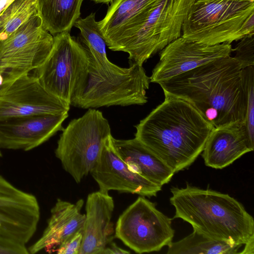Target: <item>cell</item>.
Listing matches in <instances>:
<instances>
[{
    "instance_id": "cell-1",
    "label": "cell",
    "mask_w": 254,
    "mask_h": 254,
    "mask_svg": "<svg viewBox=\"0 0 254 254\" xmlns=\"http://www.w3.org/2000/svg\"><path fill=\"white\" fill-rule=\"evenodd\" d=\"M238 62L216 59L159 84L164 95L190 104L214 128L244 124L247 95Z\"/></svg>"
},
{
    "instance_id": "cell-6",
    "label": "cell",
    "mask_w": 254,
    "mask_h": 254,
    "mask_svg": "<svg viewBox=\"0 0 254 254\" xmlns=\"http://www.w3.org/2000/svg\"><path fill=\"white\" fill-rule=\"evenodd\" d=\"M150 82L142 66L137 64L111 70L89 67L86 83L70 105L83 109L143 105L148 101Z\"/></svg>"
},
{
    "instance_id": "cell-19",
    "label": "cell",
    "mask_w": 254,
    "mask_h": 254,
    "mask_svg": "<svg viewBox=\"0 0 254 254\" xmlns=\"http://www.w3.org/2000/svg\"><path fill=\"white\" fill-rule=\"evenodd\" d=\"M82 199L75 203L58 198L51 210L47 225L40 238L28 248L29 254L50 251L83 229L85 214L81 212Z\"/></svg>"
},
{
    "instance_id": "cell-4",
    "label": "cell",
    "mask_w": 254,
    "mask_h": 254,
    "mask_svg": "<svg viewBox=\"0 0 254 254\" xmlns=\"http://www.w3.org/2000/svg\"><path fill=\"white\" fill-rule=\"evenodd\" d=\"M182 34L211 45L231 44L254 34V0H195Z\"/></svg>"
},
{
    "instance_id": "cell-15",
    "label": "cell",
    "mask_w": 254,
    "mask_h": 254,
    "mask_svg": "<svg viewBox=\"0 0 254 254\" xmlns=\"http://www.w3.org/2000/svg\"><path fill=\"white\" fill-rule=\"evenodd\" d=\"M68 113L10 118L0 121V149H33L64 129Z\"/></svg>"
},
{
    "instance_id": "cell-12",
    "label": "cell",
    "mask_w": 254,
    "mask_h": 254,
    "mask_svg": "<svg viewBox=\"0 0 254 254\" xmlns=\"http://www.w3.org/2000/svg\"><path fill=\"white\" fill-rule=\"evenodd\" d=\"M40 217L36 197L0 175V235L26 245L36 231Z\"/></svg>"
},
{
    "instance_id": "cell-31",
    "label": "cell",
    "mask_w": 254,
    "mask_h": 254,
    "mask_svg": "<svg viewBox=\"0 0 254 254\" xmlns=\"http://www.w3.org/2000/svg\"><path fill=\"white\" fill-rule=\"evenodd\" d=\"M15 0H0V16Z\"/></svg>"
},
{
    "instance_id": "cell-16",
    "label": "cell",
    "mask_w": 254,
    "mask_h": 254,
    "mask_svg": "<svg viewBox=\"0 0 254 254\" xmlns=\"http://www.w3.org/2000/svg\"><path fill=\"white\" fill-rule=\"evenodd\" d=\"M161 0H113L98 26L106 46L121 51Z\"/></svg>"
},
{
    "instance_id": "cell-24",
    "label": "cell",
    "mask_w": 254,
    "mask_h": 254,
    "mask_svg": "<svg viewBox=\"0 0 254 254\" xmlns=\"http://www.w3.org/2000/svg\"><path fill=\"white\" fill-rule=\"evenodd\" d=\"M36 13V0H15L0 16V40H5Z\"/></svg>"
},
{
    "instance_id": "cell-34",
    "label": "cell",
    "mask_w": 254,
    "mask_h": 254,
    "mask_svg": "<svg viewBox=\"0 0 254 254\" xmlns=\"http://www.w3.org/2000/svg\"><path fill=\"white\" fill-rule=\"evenodd\" d=\"M1 151H0V158L1 157Z\"/></svg>"
},
{
    "instance_id": "cell-18",
    "label": "cell",
    "mask_w": 254,
    "mask_h": 254,
    "mask_svg": "<svg viewBox=\"0 0 254 254\" xmlns=\"http://www.w3.org/2000/svg\"><path fill=\"white\" fill-rule=\"evenodd\" d=\"M244 124H234L214 128L201 153L205 165L221 169L252 151Z\"/></svg>"
},
{
    "instance_id": "cell-26",
    "label": "cell",
    "mask_w": 254,
    "mask_h": 254,
    "mask_svg": "<svg viewBox=\"0 0 254 254\" xmlns=\"http://www.w3.org/2000/svg\"><path fill=\"white\" fill-rule=\"evenodd\" d=\"M233 51L234 58L242 69L254 65V34L249 35L240 40Z\"/></svg>"
},
{
    "instance_id": "cell-11",
    "label": "cell",
    "mask_w": 254,
    "mask_h": 254,
    "mask_svg": "<svg viewBox=\"0 0 254 254\" xmlns=\"http://www.w3.org/2000/svg\"><path fill=\"white\" fill-rule=\"evenodd\" d=\"M70 105L47 91L33 74L5 83L0 90V121L68 113Z\"/></svg>"
},
{
    "instance_id": "cell-3",
    "label": "cell",
    "mask_w": 254,
    "mask_h": 254,
    "mask_svg": "<svg viewBox=\"0 0 254 254\" xmlns=\"http://www.w3.org/2000/svg\"><path fill=\"white\" fill-rule=\"evenodd\" d=\"M170 198L181 218L212 239L243 246L254 240V220L243 205L228 194L187 185L173 187Z\"/></svg>"
},
{
    "instance_id": "cell-23",
    "label": "cell",
    "mask_w": 254,
    "mask_h": 254,
    "mask_svg": "<svg viewBox=\"0 0 254 254\" xmlns=\"http://www.w3.org/2000/svg\"><path fill=\"white\" fill-rule=\"evenodd\" d=\"M242 246L209 238L197 231L168 246V254H235Z\"/></svg>"
},
{
    "instance_id": "cell-17",
    "label": "cell",
    "mask_w": 254,
    "mask_h": 254,
    "mask_svg": "<svg viewBox=\"0 0 254 254\" xmlns=\"http://www.w3.org/2000/svg\"><path fill=\"white\" fill-rule=\"evenodd\" d=\"M114 207V199L108 192L98 190L88 195L79 254H101L112 242L115 229L111 219Z\"/></svg>"
},
{
    "instance_id": "cell-32",
    "label": "cell",
    "mask_w": 254,
    "mask_h": 254,
    "mask_svg": "<svg viewBox=\"0 0 254 254\" xmlns=\"http://www.w3.org/2000/svg\"><path fill=\"white\" fill-rule=\"evenodd\" d=\"M1 41L0 40V52H1ZM4 79L5 77L3 74V71L0 68V90L2 88V87L4 84Z\"/></svg>"
},
{
    "instance_id": "cell-20",
    "label": "cell",
    "mask_w": 254,
    "mask_h": 254,
    "mask_svg": "<svg viewBox=\"0 0 254 254\" xmlns=\"http://www.w3.org/2000/svg\"><path fill=\"white\" fill-rule=\"evenodd\" d=\"M111 140L130 170L162 187L171 181L175 172L136 138L118 139L112 136Z\"/></svg>"
},
{
    "instance_id": "cell-28",
    "label": "cell",
    "mask_w": 254,
    "mask_h": 254,
    "mask_svg": "<svg viewBox=\"0 0 254 254\" xmlns=\"http://www.w3.org/2000/svg\"><path fill=\"white\" fill-rule=\"evenodd\" d=\"M29 254L26 245H22L0 235V254Z\"/></svg>"
},
{
    "instance_id": "cell-21",
    "label": "cell",
    "mask_w": 254,
    "mask_h": 254,
    "mask_svg": "<svg viewBox=\"0 0 254 254\" xmlns=\"http://www.w3.org/2000/svg\"><path fill=\"white\" fill-rule=\"evenodd\" d=\"M83 0H36L43 27L54 36L70 32L79 18Z\"/></svg>"
},
{
    "instance_id": "cell-29",
    "label": "cell",
    "mask_w": 254,
    "mask_h": 254,
    "mask_svg": "<svg viewBox=\"0 0 254 254\" xmlns=\"http://www.w3.org/2000/svg\"><path fill=\"white\" fill-rule=\"evenodd\" d=\"M109 246H107L101 254H127L130 252L119 247L115 243L111 242Z\"/></svg>"
},
{
    "instance_id": "cell-30",
    "label": "cell",
    "mask_w": 254,
    "mask_h": 254,
    "mask_svg": "<svg viewBox=\"0 0 254 254\" xmlns=\"http://www.w3.org/2000/svg\"><path fill=\"white\" fill-rule=\"evenodd\" d=\"M244 249L240 254H254V240H252L245 244Z\"/></svg>"
},
{
    "instance_id": "cell-25",
    "label": "cell",
    "mask_w": 254,
    "mask_h": 254,
    "mask_svg": "<svg viewBox=\"0 0 254 254\" xmlns=\"http://www.w3.org/2000/svg\"><path fill=\"white\" fill-rule=\"evenodd\" d=\"M247 95V111L245 126L251 146L254 149V65L241 70Z\"/></svg>"
},
{
    "instance_id": "cell-33",
    "label": "cell",
    "mask_w": 254,
    "mask_h": 254,
    "mask_svg": "<svg viewBox=\"0 0 254 254\" xmlns=\"http://www.w3.org/2000/svg\"><path fill=\"white\" fill-rule=\"evenodd\" d=\"M95 3H108L111 2L113 0H91Z\"/></svg>"
},
{
    "instance_id": "cell-2",
    "label": "cell",
    "mask_w": 254,
    "mask_h": 254,
    "mask_svg": "<svg viewBox=\"0 0 254 254\" xmlns=\"http://www.w3.org/2000/svg\"><path fill=\"white\" fill-rule=\"evenodd\" d=\"M135 127V138L175 173L196 160L214 128L190 104L167 95Z\"/></svg>"
},
{
    "instance_id": "cell-7",
    "label": "cell",
    "mask_w": 254,
    "mask_h": 254,
    "mask_svg": "<svg viewBox=\"0 0 254 254\" xmlns=\"http://www.w3.org/2000/svg\"><path fill=\"white\" fill-rule=\"evenodd\" d=\"M53 36L49 56L33 74L47 91L70 105L88 78L89 53L69 32Z\"/></svg>"
},
{
    "instance_id": "cell-5",
    "label": "cell",
    "mask_w": 254,
    "mask_h": 254,
    "mask_svg": "<svg viewBox=\"0 0 254 254\" xmlns=\"http://www.w3.org/2000/svg\"><path fill=\"white\" fill-rule=\"evenodd\" d=\"M111 135L109 123L102 113L90 108L63 129L55 155L64 170L79 183L90 173Z\"/></svg>"
},
{
    "instance_id": "cell-27",
    "label": "cell",
    "mask_w": 254,
    "mask_h": 254,
    "mask_svg": "<svg viewBox=\"0 0 254 254\" xmlns=\"http://www.w3.org/2000/svg\"><path fill=\"white\" fill-rule=\"evenodd\" d=\"M82 237L83 229L77 231L58 246L57 254H79Z\"/></svg>"
},
{
    "instance_id": "cell-8",
    "label": "cell",
    "mask_w": 254,
    "mask_h": 254,
    "mask_svg": "<svg viewBox=\"0 0 254 254\" xmlns=\"http://www.w3.org/2000/svg\"><path fill=\"white\" fill-rule=\"evenodd\" d=\"M195 0H161L127 41L121 51L128 54L130 66L143 64L180 37L189 11Z\"/></svg>"
},
{
    "instance_id": "cell-22",
    "label": "cell",
    "mask_w": 254,
    "mask_h": 254,
    "mask_svg": "<svg viewBox=\"0 0 254 254\" xmlns=\"http://www.w3.org/2000/svg\"><path fill=\"white\" fill-rule=\"evenodd\" d=\"M95 13L79 18L74 26L80 30L81 42L88 50L89 66L100 69H112L118 65L111 63L106 54V44L95 20Z\"/></svg>"
},
{
    "instance_id": "cell-9",
    "label": "cell",
    "mask_w": 254,
    "mask_h": 254,
    "mask_svg": "<svg viewBox=\"0 0 254 254\" xmlns=\"http://www.w3.org/2000/svg\"><path fill=\"white\" fill-rule=\"evenodd\" d=\"M172 219L144 196L137 199L120 215L114 237L138 254L158 252L172 243Z\"/></svg>"
},
{
    "instance_id": "cell-13",
    "label": "cell",
    "mask_w": 254,
    "mask_h": 254,
    "mask_svg": "<svg viewBox=\"0 0 254 254\" xmlns=\"http://www.w3.org/2000/svg\"><path fill=\"white\" fill-rule=\"evenodd\" d=\"M231 44L208 45L185 38L175 40L160 51L150 82L160 83L216 59L231 56Z\"/></svg>"
},
{
    "instance_id": "cell-10",
    "label": "cell",
    "mask_w": 254,
    "mask_h": 254,
    "mask_svg": "<svg viewBox=\"0 0 254 254\" xmlns=\"http://www.w3.org/2000/svg\"><path fill=\"white\" fill-rule=\"evenodd\" d=\"M54 36L42 26L37 13L1 41L0 68L7 83L39 67L49 56Z\"/></svg>"
},
{
    "instance_id": "cell-14",
    "label": "cell",
    "mask_w": 254,
    "mask_h": 254,
    "mask_svg": "<svg viewBox=\"0 0 254 254\" xmlns=\"http://www.w3.org/2000/svg\"><path fill=\"white\" fill-rule=\"evenodd\" d=\"M106 140L100 156L90 174L97 183L99 190H111L150 197L155 196L162 186L156 184L129 169L116 153L111 140Z\"/></svg>"
}]
</instances>
